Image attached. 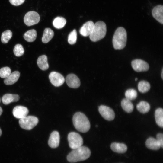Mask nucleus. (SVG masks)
<instances>
[{"instance_id":"26","label":"nucleus","mask_w":163,"mask_h":163,"mask_svg":"<svg viewBox=\"0 0 163 163\" xmlns=\"http://www.w3.org/2000/svg\"><path fill=\"white\" fill-rule=\"evenodd\" d=\"M66 22V21L64 18L62 17H57L53 20V24L56 28L59 29L62 28Z\"/></svg>"},{"instance_id":"37","label":"nucleus","mask_w":163,"mask_h":163,"mask_svg":"<svg viewBox=\"0 0 163 163\" xmlns=\"http://www.w3.org/2000/svg\"><path fill=\"white\" fill-rule=\"evenodd\" d=\"M2 130L0 128V136H1V134H2Z\"/></svg>"},{"instance_id":"11","label":"nucleus","mask_w":163,"mask_h":163,"mask_svg":"<svg viewBox=\"0 0 163 163\" xmlns=\"http://www.w3.org/2000/svg\"><path fill=\"white\" fill-rule=\"evenodd\" d=\"M67 85L70 88H76L80 85V81L78 77L75 74H70L67 75L66 79Z\"/></svg>"},{"instance_id":"8","label":"nucleus","mask_w":163,"mask_h":163,"mask_svg":"<svg viewBox=\"0 0 163 163\" xmlns=\"http://www.w3.org/2000/svg\"><path fill=\"white\" fill-rule=\"evenodd\" d=\"M98 111L101 115L108 121L113 120L115 117L114 111L110 107L101 105L99 107Z\"/></svg>"},{"instance_id":"28","label":"nucleus","mask_w":163,"mask_h":163,"mask_svg":"<svg viewBox=\"0 0 163 163\" xmlns=\"http://www.w3.org/2000/svg\"><path fill=\"white\" fill-rule=\"evenodd\" d=\"M12 34L10 30H7L3 32L1 37V40L3 43H8L12 37Z\"/></svg>"},{"instance_id":"17","label":"nucleus","mask_w":163,"mask_h":163,"mask_svg":"<svg viewBox=\"0 0 163 163\" xmlns=\"http://www.w3.org/2000/svg\"><path fill=\"white\" fill-rule=\"evenodd\" d=\"M19 98V96L18 94H6L2 97V101L4 104L8 105L11 103L18 101Z\"/></svg>"},{"instance_id":"14","label":"nucleus","mask_w":163,"mask_h":163,"mask_svg":"<svg viewBox=\"0 0 163 163\" xmlns=\"http://www.w3.org/2000/svg\"><path fill=\"white\" fill-rule=\"evenodd\" d=\"M94 24L91 21H88L85 23L79 30L80 34L84 37L89 36L93 30Z\"/></svg>"},{"instance_id":"16","label":"nucleus","mask_w":163,"mask_h":163,"mask_svg":"<svg viewBox=\"0 0 163 163\" xmlns=\"http://www.w3.org/2000/svg\"><path fill=\"white\" fill-rule=\"evenodd\" d=\"M20 76V73L18 71H14L5 78L4 83L7 85H13L17 82Z\"/></svg>"},{"instance_id":"27","label":"nucleus","mask_w":163,"mask_h":163,"mask_svg":"<svg viewBox=\"0 0 163 163\" xmlns=\"http://www.w3.org/2000/svg\"><path fill=\"white\" fill-rule=\"evenodd\" d=\"M150 88V84L148 82L142 80L138 83V88L139 92L142 93H145L149 91Z\"/></svg>"},{"instance_id":"4","label":"nucleus","mask_w":163,"mask_h":163,"mask_svg":"<svg viewBox=\"0 0 163 163\" xmlns=\"http://www.w3.org/2000/svg\"><path fill=\"white\" fill-rule=\"evenodd\" d=\"M107 27L105 23L100 21L96 22L91 33L89 35L90 39L93 42H96L104 38L106 34Z\"/></svg>"},{"instance_id":"24","label":"nucleus","mask_w":163,"mask_h":163,"mask_svg":"<svg viewBox=\"0 0 163 163\" xmlns=\"http://www.w3.org/2000/svg\"><path fill=\"white\" fill-rule=\"evenodd\" d=\"M54 35V33L50 28H47L44 31L42 39V42L46 43L50 41Z\"/></svg>"},{"instance_id":"36","label":"nucleus","mask_w":163,"mask_h":163,"mask_svg":"<svg viewBox=\"0 0 163 163\" xmlns=\"http://www.w3.org/2000/svg\"><path fill=\"white\" fill-rule=\"evenodd\" d=\"M161 77L162 79H163V69H162L161 73Z\"/></svg>"},{"instance_id":"1","label":"nucleus","mask_w":163,"mask_h":163,"mask_svg":"<svg viewBox=\"0 0 163 163\" xmlns=\"http://www.w3.org/2000/svg\"><path fill=\"white\" fill-rule=\"evenodd\" d=\"M91 151L87 147L81 146L73 149L67 156L68 161L70 162H75L85 160L91 155Z\"/></svg>"},{"instance_id":"30","label":"nucleus","mask_w":163,"mask_h":163,"mask_svg":"<svg viewBox=\"0 0 163 163\" xmlns=\"http://www.w3.org/2000/svg\"><path fill=\"white\" fill-rule=\"evenodd\" d=\"M24 52V49L22 46L20 44L16 45L13 49L14 54L17 57H19L23 55Z\"/></svg>"},{"instance_id":"10","label":"nucleus","mask_w":163,"mask_h":163,"mask_svg":"<svg viewBox=\"0 0 163 163\" xmlns=\"http://www.w3.org/2000/svg\"><path fill=\"white\" fill-rule=\"evenodd\" d=\"M49 77L51 84L55 87L61 86L65 81V79L63 76L57 72H51L49 74Z\"/></svg>"},{"instance_id":"9","label":"nucleus","mask_w":163,"mask_h":163,"mask_svg":"<svg viewBox=\"0 0 163 163\" xmlns=\"http://www.w3.org/2000/svg\"><path fill=\"white\" fill-rule=\"evenodd\" d=\"M133 69L137 72L146 71L148 70L149 66L145 61L141 59H136L131 62Z\"/></svg>"},{"instance_id":"39","label":"nucleus","mask_w":163,"mask_h":163,"mask_svg":"<svg viewBox=\"0 0 163 163\" xmlns=\"http://www.w3.org/2000/svg\"></svg>"},{"instance_id":"32","label":"nucleus","mask_w":163,"mask_h":163,"mask_svg":"<svg viewBox=\"0 0 163 163\" xmlns=\"http://www.w3.org/2000/svg\"><path fill=\"white\" fill-rule=\"evenodd\" d=\"M10 68L8 67H5L0 69V77L2 78H5L11 73Z\"/></svg>"},{"instance_id":"21","label":"nucleus","mask_w":163,"mask_h":163,"mask_svg":"<svg viewBox=\"0 0 163 163\" xmlns=\"http://www.w3.org/2000/svg\"><path fill=\"white\" fill-rule=\"evenodd\" d=\"M122 107L126 112L130 113L133 110V105L130 100L126 98L123 99L121 103Z\"/></svg>"},{"instance_id":"19","label":"nucleus","mask_w":163,"mask_h":163,"mask_svg":"<svg viewBox=\"0 0 163 163\" xmlns=\"http://www.w3.org/2000/svg\"><path fill=\"white\" fill-rule=\"evenodd\" d=\"M145 145L148 149L155 150H158L161 147L159 143L153 137H150L146 140Z\"/></svg>"},{"instance_id":"23","label":"nucleus","mask_w":163,"mask_h":163,"mask_svg":"<svg viewBox=\"0 0 163 163\" xmlns=\"http://www.w3.org/2000/svg\"><path fill=\"white\" fill-rule=\"evenodd\" d=\"M137 110L142 113H145L149 111L150 106L147 102L142 101L139 102L136 105Z\"/></svg>"},{"instance_id":"20","label":"nucleus","mask_w":163,"mask_h":163,"mask_svg":"<svg viewBox=\"0 0 163 163\" xmlns=\"http://www.w3.org/2000/svg\"><path fill=\"white\" fill-rule=\"evenodd\" d=\"M37 64L39 67L42 70H46L49 68L47 57L45 55L39 56L37 60Z\"/></svg>"},{"instance_id":"34","label":"nucleus","mask_w":163,"mask_h":163,"mask_svg":"<svg viewBox=\"0 0 163 163\" xmlns=\"http://www.w3.org/2000/svg\"><path fill=\"white\" fill-rule=\"evenodd\" d=\"M10 3L14 6H19L22 4L25 0H9Z\"/></svg>"},{"instance_id":"15","label":"nucleus","mask_w":163,"mask_h":163,"mask_svg":"<svg viewBox=\"0 0 163 163\" xmlns=\"http://www.w3.org/2000/svg\"><path fill=\"white\" fill-rule=\"evenodd\" d=\"M153 17L161 24H163V6L159 5L155 6L152 11Z\"/></svg>"},{"instance_id":"18","label":"nucleus","mask_w":163,"mask_h":163,"mask_svg":"<svg viewBox=\"0 0 163 163\" xmlns=\"http://www.w3.org/2000/svg\"><path fill=\"white\" fill-rule=\"evenodd\" d=\"M111 150L113 152L119 153H123L127 149V146L124 144L117 142L112 143L110 145Z\"/></svg>"},{"instance_id":"25","label":"nucleus","mask_w":163,"mask_h":163,"mask_svg":"<svg viewBox=\"0 0 163 163\" xmlns=\"http://www.w3.org/2000/svg\"><path fill=\"white\" fill-rule=\"evenodd\" d=\"M37 36L36 31L34 29L29 30L25 32L23 36L24 39L28 42H32L36 39Z\"/></svg>"},{"instance_id":"2","label":"nucleus","mask_w":163,"mask_h":163,"mask_svg":"<svg viewBox=\"0 0 163 163\" xmlns=\"http://www.w3.org/2000/svg\"><path fill=\"white\" fill-rule=\"evenodd\" d=\"M72 121L74 126L78 131L85 133L90 128V124L85 115L81 112H77L73 115Z\"/></svg>"},{"instance_id":"6","label":"nucleus","mask_w":163,"mask_h":163,"mask_svg":"<svg viewBox=\"0 0 163 163\" xmlns=\"http://www.w3.org/2000/svg\"><path fill=\"white\" fill-rule=\"evenodd\" d=\"M69 145L71 149H75L82 146L83 144V139L81 136L75 132H71L67 137Z\"/></svg>"},{"instance_id":"38","label":"nucleus","mask_w":163,"mask_h":163,"mask_svg":"<svg viewBox=\"0 0 163 163\" xmlns=\"http://www.w3.org/2000/svg\"><path fill=\"white\" fill-rule=\"evenodd\" d=\"M137 78H135V81H137Z\"/></svg>"},{"instance_id":"29","label":"nucleus","mask_w":163,"mask_h":163,"mask_svg":"<svg viewBox=\"0 0 163 163\" xmlns=\"http://www.w3.org/2000/svg\"><path fill=\"white\" fill-rule=\"evenodd\" d=\"M137 93L136 91L133 89L127 90L125 92V96L126 99L132 100L135 99L137 97Z\"/></svg>"},{"instance_id":"3","label":"nucleus","mask_w":163,"mask_h":163,"mask_svg":"<svg viewBox=\"0 0 163 163\" xmlns=\"http://www.w3.org/2000/svg\"><path fill=\"white\" fill-rule=\"evenodd\" d=\"M127 41L126 31L123 27H120L116 30L113 38V44L116 50L123 49L126 46Z\"/></svg>"},{"instance_id":"5","label":"nucleus","mask_w":163,"mask_h":163,"mask_svg":"<svg viewBox=\"0 0 163 163\" xmlns=\"http://www.w3.org/2000/svg\"><path fill=\"white\" fill-rule=\"evenodd\" d=\"M38 118L33 116H26L20 119L19 123L20 126L22 129L30 130L35 126L38 124Z\"/></svg>"},{"instance_id":"12","label":"nucleus","mask_w":163,"mask_h":163,"mask_svg":"<svg viewBox=\"0 0 163 163\" xmlns=\"http://www.w3.org/2000/svg\"><path fill=\"white\" fill-rule=\"evenodd\" d=\"M29 111L26 107L22 106H17L13 109L12 113L13 116L17 119H20L28 114Z\"/></svg>"},{"instance_id":"35","label":"nucleus","mask_w":163,"mask_h":163,"mask_svg":"<svg viewBox=\"0 0 163 163\" xmlns=\"http://www.w3.org/2000/svg\"><path fill=\"white\" fill-rule=\"evenodd\" d=\"M2 109L1 107H0V116L2 114Z\"/></svg>"},{"instance_id":"22","label":"nucleus","mask_w":163,"mask_h":163,"mask_svg":"<svg viewBox=\"0 0 163 163\" xmlns=\"http://www.w3.org/2000/svg\"><path fill=\"white\" fill-rule=\"evenodd\" d=\"M155 121L159 127H163V110L161 108H157L155 112Z\"/></svg>"},{"instance_id":"7","label":"nucleus","mask_w":163,"mask_h":163,"mask_svg":"<svg viewBox=\"0 0 163 163\" xmlns=\"http://www.w3.org/2000/svg\"><path fill=\"white\" fill-rule=\"evenodd\" d=\"M40 19V16L38 13L34 11H30L25 14L24 21L26 25L29 26L37 24Z\"/></svg>"},{"instance_id":"33","label":"nucleus","mask_w":163,"mask_h":163,"mask_svg":"<svg viewBox=\"0 0 163 163\" xmlns=\"http://www.w3.org/2000/svg\"><path fill=\"white\" fill-rule=\"evenodd\" d=\"M156 139L159 143L161 147H163V134L162 133H158L156 135Z\"/></svg>"},{"instance_id":"31","label":"nucleus","mask_w":163,"mask_h":163,"mask_svg":"<svg viewBox=\"0 0 163 163\" xmlns=\"http://www.w3.org/2000/svg\"><path fill=\"white\" fill-rule=\"evenodd\" d=\"M77 33L75 29L74 30L69 34L68 37V42L69 44L73 45L75 44L77 40Z\"/></svg>"},{"instance_id":"13","label":"nucleus","mask_w":163,"mask_h":163,"mask_svg":"<svg viewBox=\"0 0 163 163\" xmlns=\"http://www.w3.org/2000/svg\"><path fill=\"white\" fill-rule=\"evenodd\" d=\"M60 136L59 132L56 131H53L50 134L48 141V144L52 148L57 147L59 145Z\"/></svg>"}]
</instances>
